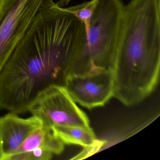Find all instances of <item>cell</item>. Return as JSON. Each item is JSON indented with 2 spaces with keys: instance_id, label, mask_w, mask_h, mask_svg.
<instances>
[{
  "instance_id": "1",
  "label": "cell",
  "mask_w": 160,
  "mask_h": 160,
  "mask_svg": "<svg viewBox=\"0 0 160 160\" xmlns=\"http://www.w3.org/2000/svg\"><path fill=\"white\" fill-rule=\"evenodd\" d=\"M87 48L84 24L60 2L45 0L0 74V109L25 113L40 92L64 86L71 65Z\"/></svg>"
},
{
  "instance_id": "2",
  "label": "cell",
  "mask_w": 160,
  "mask_h": 160,
  "mask_svg": "<svg viewBox=\"0 0 160 160\" xmlns=\"http://www.w3.org/2000/svg\"><path fill=\"white\" fill-rule=\"evenodd\" d=\"M160 68V0H130L122 8L113 97L127 106L140 103L156 88Z\"/></svg>"
},
{
  "instance_id": "3",
  "label": "cell",
  "mask_w": 160,
  "mask_h": 160,
  "mask_svg": "<svg viewBox=\"0 0 160 160\" xmlns=\"http://www.w3.org/2000/svg\"><path fill=\"white\" fill-rule=\"evenodd\" d=\"M123 6L121 0H98L87 36L88 50L81 74L112 71Z\"/></svg>"
},
{
  "instance_id": "4",
  "label": "cell",
  "mask_w": 160,
  "mask_h": 160,
  "mask_svg": "<svg viewBox=\"0 0 160 160\" xmlns=\"http://www.w3.org/2000/svg\"><path fill=\"white\" fill-rule=\"evenodd\" d=\"M27 112L48 127H90L88 118L62 85H51L40 92L29 105Z\"/></svg>"
},
{
  "instance_id": "5",
  "label": "cell",
  "mask_w": 160,
  "mask_h": 160,
  "mask_svg": "<svg viewBox=\"0 0 160 160\" xmlns=\"http://www.w3.org/2000/svg\"><path fill=\"white\" fill-rule=\"evenodd\" d=\"M45 0H2L0 6V74Z\"/></svg>"
},
{
  "instance_id": "6",
  "label": "cell",
  "mask_w": 160,
  "mask_h": 160,
  "mask_svg": "<svg viewBox=\"0 0 160 160\" xmlns=\"http://www.w3.org/2000/svg\"><path fill=\"white\" fill-rule=\"evenodd\" d=\"M64 86L74 101L82 106L88 109L104 106L113 97V72L105 70L69 75Z\"/></svg>"
},
{
  "instance_id": "7",
  "label": "cell",
  "mask_w": 160,
  "mask_h": 160,
  "mask_svg": "<svg viewBox=\"0 0 160 160\" xmlns=\"http://www.w3.org/2000/svg\"><path fill=\"white\" fill-rule=\"evenodd\" d=\"M42 125L35 116L25 118L10 112L0 117V160H8L27 137Z\"/></svg>"
},
{
  "instance_id": "8",
  "label": "cell",
  "mask_w": 160,
  "mask_h": 160,
  "mask_svg": "<svg viewBox=\"0 0 160 160\" xmlns=\"http://www.w3.org/2000/svg\"><path fill=\"white\" fill-rule=\"evenodd\" d=\"M64 148V144L55 135L52 128L42 125L27 137L14 154L41 149L53 154H59Z\"/></svg>"
},
{
  "instance_id": "9",
  "label": "cell",
  "mask_w": 160,
  "mask_h": 160,
  "mask_svg": "<svg viewBox=\"0 0 160 160\" xmlns=\"http://www.w3.org/2000/svg\"><path fill=\"white\" fill-rule=\"evenodd\" d=\"M51 128L55 135L64 144H73L91 148L97 143L95 134L90 127L54 126Z\"/></svg>"
},
{
  "instance_id": "10",
  "label": "cell",
  "mask_w": 160,
  "mask_h": 160,
  "mask_svg": "<svg viewBox=\"0 0 160 160\" xmlns=\"http://www.w3.org/2000/svg\"><path fill=\"white\" fill-rule=\"evenodd\" d=\"M97 2L98 0H91L75 6L64 8L65 11L72 14L84 24L87 36L88 34L91 20Z\"/></svg>"
},
{
  "instance_id": "11",
  "label": "cell",
  "mask_w": 160,
  "mask_h": 160,
  "mask_svg": "<svg viewBox=\"0 0 160 160\" xmlns=\"http://www.w3.org/2000/svg\"><path fill=\"white\" fill-rule=\"evenodd\" d=\"M54 154L41 149H35L30 151L16 153L12 155L8 160H50Z\"/></svg>"
},
{
  "instance_id": "12",
  "label": "cell",
  "mask_w": 160,
  "mask_h": 160,
  "mask_svg": "<svg viewBox=\"0 0 160 160\" xmlns=\"http://www.w3.org/2000/svg\"><path fill=\"white\" fill-rule=\"evenodd\" d=\"M2 0H0V6L1 5L2 2Z\"/></svg>"
}]
</instances>
